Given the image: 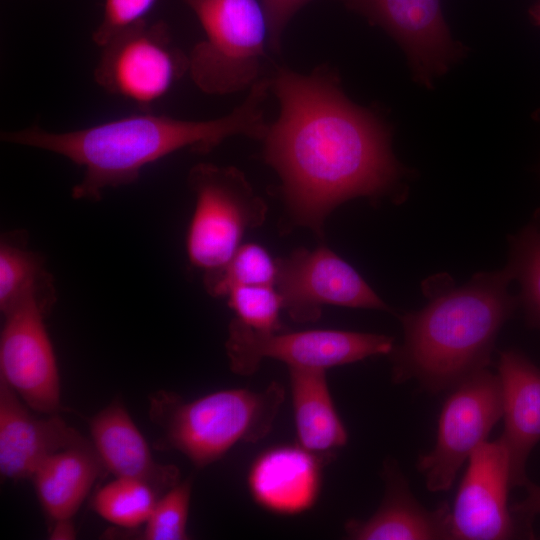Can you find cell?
I'll use <instances>...</instances> for the list:
<instances>
[{
  "instance_id": "obj_25",
  "label": "cell",
  "mask_w": 540,
  "mask_h": 540,
  "mask_svg": "<svg viewBox=\"0 0 540 540\" xmlns=\"http://www.w3.org/2000/svg\"><path fill=\"white\" fill-rule=\"evenodd\" d=\"M225 296L235 318L244 324L264 333L280 331L282 298L274 285L235 286Z\"/></svg>"
},
{
  "instance_id": "obj_21",
  "label": "cell",
  "mask_w": 540,
  "mask_h": 540,
  "mask_svg": "<svg viewBox=\"0 0 540 540\" xmlns=\"http://www.w3.org/2000/svg\"><path fill=\"white\" fill-rule=\"evenodd\" d=\"M36 297L53 308L57 294L43 254L29 247L24 229L0 237V312L4 315L22 300Z\"/></svg>"
},
{
  "instance_id": "obj_7",
  "label": "cell",
  "mask_w": 540,
  "mask_h": 540,
  "mask_svg": "<svg viewBox=\"0 0 540 540\" xmlns=\"http://www.w3.org/2000/svg\"><path fill=\"white\" fill-rule=\"evenodd\" d=\"M188 64L169 26L144 20L101 47L93 78L105 92L150 111L188 73Z\"/></svg>"
},
{
  "instance_id": "obj_14",
  "label": "cell",
  "mask_w": 540,
  "mask_h": 540,
  "mask_svg": "<svg viewBox=\"0 0 540 540\" xmlns=\"http://www.w3.org/2000/svg\"><path fill=\"white\" fill-rule=\"evenodd\" d=\"M55 414L31 415L18 394L0 378V473L20 480L32 477L52 454L88 443Z\"/></svg>"
},
{
  "instance_id": "obj_9",
  "label": "cell",
  "mask_w": 540,
  "mask_h": 540,
  "mask_svg": "<svg viewBox=\"0 0 540 540\" xmlns=\"http://www.w3.org/2000/svg\"><path fill=\"white\" fill-rule=\"evenodd\" d=\"M502 417L498 374L485 368L452 388L439 415L435 445L417 461L427 489L449 490L462 465Z\"/></svg>"
},
{
  "instance_id": "obj_31",
  "label": "cell",
  "mask_w": 540,
  "mask_h": 540,
  "mask_svg": "<svg viewBox=\"0 0 540 540\" xmlns=\"http://www.w3.org/2000/svg\"><path fill=\"white\" fill-rule=\"evenodd\" d=\"M530 15L535 24L540 26V0L531 8Z\"/></svg>"
},
{
  "instance_id": "obj_28",
  "label": "cell",
  "mask_w": 540,
  "mask_h": 540,
  "mask_svg": "<svg viewBox=\"0 0 540 540\" xmlns=\"http://www.w3.org/2000/svg\"><path fill=\"white\" fill-rule=\"evenodd\" d=\"M310 1L312 0H262L268 24V39L273 49H279L283 31L292 16Z\"/></svg>"
},
{
  "instance_id": "obj_12",
  "label": "cell",
  "mask_w": 540,
  "mask_h": 540,
  "mask_svg": "<svg viewBox=\"0 0 540 540\" xmlns=\"http://www.w3.org/2000/svg\"><path fill=\"white\" fill-rule=\"evenodd\" d=\"M510 461L499 437L468 459L451 510L452 540H505L524 535L508 507Z\"/></svg>"
},
{
  "instance_id": "obj_26",
  "label": "cell",
  "mask_w": 540,
  "mask_h": 540,
  "mask_svg": "<svg viewBox=\"0 0 540 540\" xmlns=\"http://www.w3.org/2000/svg\"><path fill=\"white\" fill-rule=\"evenodd\" d=\"M192 481L186 479L162 494L146 522L143 539L185 540L188 539Z\"/></svg>"
},
{
  "instance_id": "obj_6",
  "label": "cell",
  "mask_w": 540,
  "mask_h": 540,
  "mask_svg": "<svg viewBox=\"0 0 540 540\" xmlns=\"http://www.w3.org/2000/svg\"><path fill=\"white\" fill-rule=\"evenodd\" d=\"M187 184L195 207L186 251L190 264L203 272L205 286L230 261L244 233L264 222L267 205L234 166L197 163L188 172Z\"/></svg>"
},
{
  "instance_id": "obj_20",
  "label": "cell",
  "mask_w": 540,
  "mask_h": 540,
  "mask_svg": "<svg viewBox=\"0 0 540 540\" xmlns=\"http://www.w3.org/2000/svg\"><path fill=\"white\" fill-rule=\"evenodd\" d=\"M103 467L92 442L64 449L46 458L32 476L37 497L46 514L53 521L72 518Z\"/></svg>"
},
{
  "instance_id": "obj_10",
  "label": "cell",
  "mask_w": 540,
  "mask_h": 540,
  "mask_svg": "<svg viewBox=\"0 0 540 540\" xmlns=\"http://www.w3.org/2000/svg\"><path fill=\"white\" fill-rule=\"evenodd\" d=\"M277 261L275 288L296 322H315L324 305L390 311L358 272L327 247L300 248Z\"/></svg>"
},
{
  "instance_id": "obj_5",
  "label": "cell",
  "mask_w": 540,
  "mask_h": 540,
  "mask_svg": "<svg viewBox=\"0 0 540 540\" xmlns=\"http://www.w3.org/2000/svg\"><path fill=\"white\" fill-rule=\"evenodd\" d=\"M205 38L188 54V74L209 95L250 89L261 77L269 37L264 8L257 0H183Z\"/></svg>"
},
{
  "instance_id": "obj_17",
  "label": "cell",
  "mask_w": 540,
  "mask_h": 540,
  "mask_svg": "<svg viewBox=\"0 0 540 540\" xmlns=\"http://www.w3.org/2000/svg\"><path fill=\"white\" fill-rule=\"evenodd\" d=\"M90 434L103 466L115 477L145 482L160 495L180 482L176 466L154 460L145 438L119 402L91 419Z\"/></svg>"
},
{
  "instance_id": "obj_29",
  "label": "cell",
  "mask_w": 540,
  "mask_h": 540,
  "mask_svg": "<svg viewBox=\"0 0 540 540\" xmlns=\"http://www.w3.org/2000/svg\"><path fill=\"white\" fill-rule=\"evenodd\" d=\"M523 487L526 490V497L513 504L510 509L524 536L531 537L533 521L540 515V486L528 479Z\"/></svg>"
},
{
  "instance_id": "obj_22",
  "label": "cell",
  "mask_w": 540,
  "mask_h": 540,
  "mask_svg": "<svg viewBox=\"0 0 540 540\" xmlns=\"http://www.w3.org/2000/svg\"><path fill=\"white\" fill-rule=\"evenodd\" d=\"M159 497L145 482L116 477L96 493L93 509L106 521L135 528L147 522Z\"/></svg>"
},
{
  "instance_id": "obj_24",
  "label": "cell",
  "mask_w": 540,
  "mask_h": 540,
  "mask_svg": "<svg viewBox=\"0 0 540 540\" xmlns=\"http://www.w3.org/2000/svg\"><path fill=\"white\" fill-rule=\"evenodd\" d=\"M277 261L255 243L241 245L224 269L205 285L212 296H225L235 286L274 285Z\"/></svg>"
},
{
  "instance_id": "obj_1",
  "label": "cell",
  "mask_w": 540,
  "mask_h": 540,
  "mask_svg": "<svg viewBox=\"0 0 540 540\" xmlns=\"http://www.w3.org/2000/svg\"><path fill=\"white\" fill-rule=\"evenodd\" d=\"M270 82L280 112L262 140L263 157L281 180L294 224L322 234L341 203L378 198L394 187L400 168L388 132L345 96L332 70L302 74L280 67Z\"/></svg>"
},
{
  "instance_id": "obj_27",
  "label": "cell",
  "mask_w": 540,
  "mask_h": 540,
  "mask_svg": "<svg viewBox=\"0 0 540 540\" xmlns=\"http://www.w3.org/2000/svg\"><path fill=\"white\" fill-rule=\"evenodd\" d=\"M159 0H104L101 21L92 33L100 48L122 31L147 20Z\"/></svg>"
},
{
  "instance_id": "obj_30",
  "label": "cell",
  "mask_w": 540,
  "mask_h": 540,
  "mask_svg": "<svg viewBox=\"0 0 540 540\" xmlns=\"http://www.w3.org/2000/svg\"><path fill=\"white\" fill-rule=\"evenodd\" d=\"M53 522L54 523L49 535L50 539L71 540L76 538V530L71 518L59 519Z\"/></svg>"
},
{
  "instance_id": "obj_19",
  "label": "cell",
  "mask_w": 540,
  "mask_h": 540,
  "mask_svg": "<svg viewBox=\"0 0 540 540\" xmlns=\"http://www.w3.org/2000/svg\"><path fill=\"white\" fill-rule=\"evenodd\" d=\"M289 375L298 445L325 462L348 441L329 391L326 370L289 367Z\"/></svg>"
},
{
  "instance_id": "obj_16",
  "label": "cell",
  "mask_w": 540,
  "mask_h": 540,
  "mask_svg": "<svg viewBox=\"0 0 540 540\" xmlns=\"http://www.w3.org/2000/svg\"><path fill=\"white\" fill-rule=\"evenodd\" d=\"M498 376L504 419L500 437L509 454L511 487H523L529 455L540 441V368L524 353L507 349L500 353Z\"/></svg>"
},
{
  "instance_id": "obj_3",
  "label": "cell",
  "mask_w": 540,
  "mask_h": 540,
  "mask_svg": "<svg viewBox=\"0 0 540 540\" xmlns=\"http://www.w3.org/2000/svg\"><path fill=\"white\" fill-rule=\"evenodd\" d=\"M504 270L475 275L467 284H444L427 305L401 317L404 338L390 352L392 381L416 380L430 393L450 391L488 367L496 337L518 300Z\"/></svg>"
},
{
  "instance_id": "obj_15",
  "label": "cell",
  "mask_w": 540,
  "mask_h": 540,
  "mask_svg": "<svg viewBox=\"0 0 540 540\" xmlns=\"http://www.w3.org/2000/svg\"><path fill=\"white\" fill-rule=\"evenodd\" d=\"M385 492L377 511L366 520L350 519L347 538L353 540L451 539V509L447 502L424 507L411 492L398 463L388 458L382 469Z\"/></svg>"
},
{
  "instance_id": "obj_23",
  "label": "cell",
  "mask_w": 540,
  "mask_h": 540,
  "mask_svg": "<svg viewBox=\"0 0 540 540\" xmlns=\"http://www.w3.org/2000/svg\"><path fill=\"white\" fill-rule=\"evenodd\" d=\"M507 267L520 284L519 302L528 324L540 331V218L512 238Z\"/></svg>"
},
{
  "instance_id": "obj_11",
  "label": "cell",
  "mask_w": 540,
  "mask_h": 540,
  "mask_svg": "<svg viewBox=\"0 0 540 540\" xmlns=\"http://www.w3.org/2000/svg\"><path fill=\"white\" fill-rule=\"evenodd\" d=\"M52 309L29 297L4 316L0 335V378L35 411L47 415L60 408L58 366L44 319Z\"/></svg>"
},
{
  "instance_id": "obj_2",
  "label": "cell",
  "mask_w": 540,
  "mask_h": 540,
  "mask_svg": "<svg viewBox=\"0 0 540 540\" xmlns=\"http://www.w3.org/2000/svg\"><path fill=\"white\" fill-rule=\"evenodd\" d=\"M271 92L263 77L228 114L184 120L140 111L82 129L53 132L39 125L4 131L1 141L60 155L84 169L71 191L75 200L99 201L105 190L132 184L142 170L182 149L206 154L233 136L263 140L269 123L264 105Z\"/></svg>"
},
{
  "instance_id": "obj_4",
  "label": "cell",
  "mask_w": 540,
  "mask_h": 540,
  "mask_svg": "<svg viewBox=\"0 0 540 540\" xmlns=\"http://www.w3.org/2000/svg\"><path fill=\"white\" fill-rule=\"evenodd\" d=\"M284 397L277 382L262 391L220 390L189 402L161 393L152 399L150 415L163 432L159 446L177 450L203 468L239 442L266 437Z\"/></svg>"
},
{
  "instance_id": "obj_18",
  "label": "cell",
  "mask_w": 540,
  "mask_h": 540,
  "mask_svg": "<svg viewBox=\"0 0 540 540\" xmlns=\"http://www.w3.org/2000/svg\"><path fill=\"white\" fill-rule=\"evenodd\" d=\"M324 463L300 445L272 448L253 463L249 489L255 501L272 512L300 513L316 500Z\"/></svg>"
},
{
  "instance_id": "obj_13",
  "label": "cell",
  "mask_w": 540,
  "mask_h": 540,
  "mask_svg": "<svg viewBox=\"0 0 540 540\" xmlns=\"http://www.w3.org/2000/svg\"><path fill=\"white\" fill-rule=\"evenodd\" d=\"M387 30L405 49L422 82L443 73L455 57L440 0H344Z\"/></svg>"
},
{
  "instance_id": "obj_8",
  "label": "cell",
  "mask_w": 540,
  "mask_h": 540,
  "mask_svg": "<svg viewBox=\"0 0 540 540\" xmlns=\"http://www.w3.org/2000/svg\"><path fill=\"white\" fill-rule=\"evenodd\" d=\"M230 369L241 376L257 371L261 361L272 358L288 367L325 369L390 354L393 338L345 330H307L291 333L259 332L233 318L225 343Z\"/></svg>"
}]
</instances>
